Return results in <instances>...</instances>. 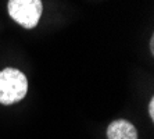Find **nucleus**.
<instances>
[{
  "instance_id": "nucleus-4",
  "label": "nucleus",
  "mask_w": 154,
  "mask_h": 139,
  "mask_svg": "<svg viewBox=\"0 0 154 139\" xmlns=\"http://www.w3.org/2000/svg\"><path fill=\"white\" fill-rule=\"evenodd\" d=\"M149 114H150L151 120H154V97H151L149 102Z\"/></svg>"
},
{
  "instance_id": "nucleus-2",
  "label": "nucleus",
  "mask_w": 154,
  "mask_h": 139,
  "mask_svg": "<svg viewBox=\"0 0 154 139\" xmlns=\"http://www.w3.org/2000/svg\"><path fill=\"white\" fill-rule=\"evenodd\" d=\"M8 15L25 29L35 28L43 13L42 0H8Z\"/></svg>"
},
{
  "instance_id": "nucleus-3",
  "label": "nucleus",
  "mask_w": 154,
  "mask_h": 139,
  "mask_svg": "<svg viewBox=\"0 0 154 139\" xmlns=\"http://www.w3.org/2000/svg\"><path fill=\"white\" fill-rule=\"evenodd\" d=\"M108 139H137V129L126 120H115L107 127Z\"/></svg>"
},
{
  "instance_id": "nucleus-1",
  "label": "nucleus",
  "mask_w": 154,
  "mask_h": 139,
  "mask_svg": "<svg viewBox=\"0 0 154 139\" xmlns=\"http://www.w3.org/2000/svg\"><path fill=\"white\" fill-rule=\"evenodd\" d=\"M28 92V79L20 70L7 67L0 71V104L21 102Z\"/></svg>"
}]
</instances>
